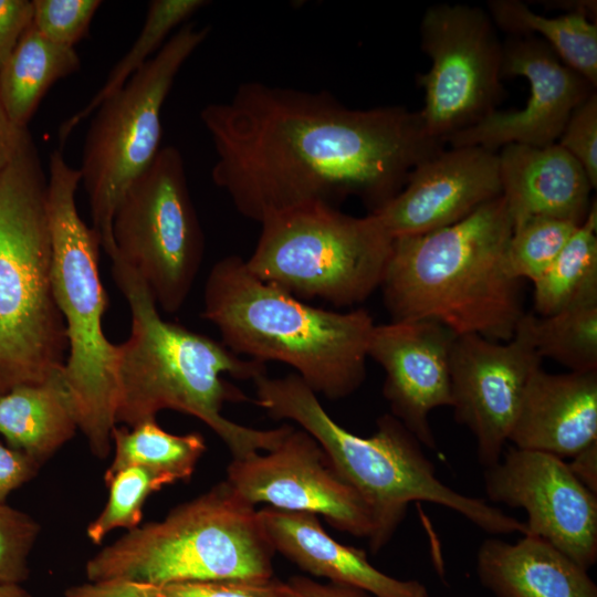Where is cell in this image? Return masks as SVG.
Instances as JSON below:
<instances>
[{
    "label": "cell",
    "mask_w": 597,
    "mask_h": 597,
    "mask_svg": "<svg viewBox=\"0 0 597 597\" xmlns=\"http://www.w3.org/2000/svg\"><path fill=\"white\" fill-rule=\"evenodd\" d=\"M201 316L234 354L284 363L331 400L353 395L365 381L376 325L368 311L312 306L255 276L239 255L224 256L211 268Z\"/></svg>",
    "instance_id": "cell-5"
},
{
    "label": "cell",
    "mask_w": 597,
    "mask_h": 597,
    "mask_svg": "<svg viewBox=\"0 0 597 597\" xmlns=\"http://www.w3.org/2000/svg\"><path fill=\"white\" fill-rule=\"evenodd\" d=\"M40 465L24 453L0 444V503L9 494L31 480Z\"/></svg>",
    "instance_id": "cell-37"
},
{
    "label": "cell",
    "mask_w": 597,
    "mask_h": 597,
    "mask_svg": "<svg viewBox=\"0 0 597 597\" xmlns=\"http://www.w3.org/2000/svg\"><path fill=\"white\" fill-rule=\"evenodd\" d=\"M502 78L523 76L530 96L521 109L494 111L451 135V147L479 146L495 151L510 144L544 147L559 138L573 111L596 92L541 39L511 36L502 44Z\"/></svg>",
    "instance_id": "cell-16"
},
{
    "label": "cell",
    "mask_w": 597,
    "mask_h": 597,
    "mask_svg": "<svg viewBox=\"0 0 597 597\" xmlns=\"http://www.w3.org/2000/svg\"><path fill=\"white\" fill-rule=\"evenodd\" d=\"M112 442L114 458L104 480L125 468L142 467L168 476L172 483L186 481L206 451L200 433L172 434L160 428L156 420L145 421L130 430L115 426Z\"/></svg>",
    "instance_id": "cell-26"
},
{
    "label": "cell",
    "mask_w": 597,
    "mask_h": 597,
    "mask_svg": "<svg viewBox=\"0 0 597 597\" xmlns=\"http://www.w3.org/2000/svg\"><path fill=\"white\" fill-rule=\"evenodd\" d=\"M112 274L130 310L128 339L117 344L115 422L133 428L156 420L160 410L193 416L228 447L232 459L275 449L292 430L282 425L254 429L222 415L226 402L249 398L226 375L254 380L266 374V364L242 358L223 343L165 321L142 277L117 255Z\"/></svg>",
    "instance_id": "cell-2"
},
{
    "label": "cell",
    "mask_w": 597,
    "mask_h": 597,
    "mask_svg": "<svg viewBox=\"0 0 597 597\" xmlns=\"http://www.w3.org/2000/svg\"><path fill=\"white\" fill-rule=\"evenodd\" d=\"M205 0H154L149 3L143 28L129 51L109 72L103 86L80 111L59 127L57 137L63 145L71 133L90 117L97 106L119 90L168 40L169 33L206 7Z\"/></svg>",
    "instance_id": "cell-29"
},
{
    "label": "cell",
    "mask_w": 597,
    "mask_h": 597,
    "mask_svg": "<svg viewBox=\"0 0 597 597\" xmlns=\"http://www.w3.org/2000/svg\"><path fill=\"white\" fill-rule=\"evenodd\" d=\"M557 143L584 168L597 187V94L594 92L570 114Z\"/></svg>",
    "instance_id": "cell-35"
},
{
    "label": "cell",
    "mask_w": 597,
    "mask_h": 597,
    "mask_svg": "<svg viewBox=\"0 0 597 597\" xmlns=\"http://www.w3.org/2000/svg\"><path fill=\"white\" fill-rule=\"evenodd\" d=\"M112 233L113 255L142 277L165 312L179 311L202 263L205 238L176 147L160 148L124 192Z\"/></svg>",
    "instance_id": "cell-11"
},
{
    "label": "cell",
    "mask_w": 597,
    "mask_h": 597,
    "mask_svg": "<svg viewBox=\"0 0 597 597\" xmlns=\"http://www.w3.org/2000/svg\"><path fill=\"white\" fill-rule=\"evenodd\" d=\"M293 597H375L371 594L346 585L317 583L304 576H293L286 582Z\"/></svg>",
    "instance_id": "cell-39"
},
{
    "label": "cell",
    "mask_w": 597,
    "mask_h": 597,
    "mask_svg": "<svg viewBox=\"0 0 597 597\" xmlns=\"http://www.w3.org/2000/svg\"><path fill=\"white\" fill-rule=\"evenodd\" d=\"M533 284L534 307L540 316H549L575 303L597 296L596 200L584 222Z\"/></svg>",
    "instance_id": "cell-27"
},
{
    "label": "cell",
    "mask_w": 597,
    "mask_h": 597,
    "mask_svg": "<svg viewBox=\"0 0 597 597\" xmlns=\"http://www.w3.org/2000/svg\"><path fill=\"white\" fill-rule=\"evenodd\" d=\"M63 368L42 383L0 395V433L40 467L78 429Z\"/></svg>",
    "instance_id": "cell-23"
},
{
    "label": "cell",
    "mask_w": 597,
    "mask_h": 597,
    "mask_svg": "<svg viewBox=\"0 0 597 597\" xmlns=\"http://www.w3.org/2000/svg\"><path fill=\"white\" fill-rule=\"evenodd\" d=\"M39 533V523L29 514L0 503V584L28 578V557Z\"/></svg>",
    "instance_id": "cell-33"
},
{
    "label": "cell",
    "mask_w": 597,
    "mask_h": 597,
    "mask_svg": "<svg viewBox=\"0 0 597 597\" xmlns=\"http://www.w3.org/2000/svg\"><path fill=\"white\" fill-rule=\"evenodd\" d=\"M476 575L494 597H597L587 569L528 534L514 544L484 540L476 553Z\"/></svg>",
    "instance_id": "cell-22"
},
{
    "label": "cell",
    "mask_w": 597,
    "mask_h": 597,
    "mask_svg": "<svg viewBox=\"0 0 597 597\" xmlns=\"http://www.w3.org/2000/svg\"><path fill=\"white\" fill-rule=\"evenodd\" d=\"M420 35L431 67L417 75L425 92L419 114L427 135L446 144L496 111L504 94L502 43L489 13L460 3L429 7Z\"/></svg>",
    "instance_id": "cell-12"
},
{
    "label": "cell",
    "mask_w": 597,
    "mask_h": 597,
    "mask_svg": "<svg viewBox=\"0 0 597 597\" xmlns=\"http://www.w3.org/2000/svg\"><path fill=\"white\" fill-rule=\"evenodd\" d=\"M455 335L430 321L375 325L368 358L385 371L383 395L396 417L422 446L437 449L430 412L451 407L450 352Z\"/></svg>",
    "instance_id": "cell-18"
},
{
    "label": "cell",
    "mask_w": 597,
    "mask_h": 597,
    "mask_svg": "<svg viewBox=\"0 0 597 597\" xmlns=\"http://www.w3.org/2000/svg\"><path fill=\"white\" fill-rule=\"evenodd\" d=\"M78 169L60 149L50 155L48 217L52 244V286L63 316L69 355L63 374L76 411L78 429L92 452L111 450L117 396V344L103 331L108 298L98 272L101 238L81 218L76 190Z\"/></svg>",
    "instance_id": "cell-8"
},
{
    "label": "cell",
    "mask_w": 597,
    "mask_h": 597,
    "mask_svg": "<svg viewBox=\"0 0 597 597\" xmlns=\"http://www.w3.org/2000/svg\"><path fill=\"white\" fill-rule=\"evenodd\" d=\"M250 504L322 515L334 528L367 540L371 513L359 494L332 468L317 441L292 428L273 450L232 459L227 479Z\"/></svg>",
    "instance_id": "cell-13"
},
{
    "label": "cell",
    "mask_w": 597,
    "mask_h": 597,
    "mask_svg": "<svg viewBox=\"0 0 597 597\" xmlns=\"http://www.w3.org/2000/svg\"><path fill=\"white\" fill-rule=\"evenodd\" d=\"M210 33L208 25L178 29L119 90L94 111L78 168L93 228L111 258L115 209L160 150L161 109L175 78Z\"/></svg>",
    "instance_id": "cell-10"
},
{
    "label": "cell",
    "mask_w": 597,
    "mask_h": 597,
    "mask_svg": "<svg viewBox=\"0 0 597 597\" xmlns=\"http://www.w3.org/2000/svg\"><path fill=\"white\" fill-rule=\"evenodd\" d=\"M200 119L217 160L213 182L245 218L297 207L338 208L358 198L374 212L405 186L410 171L446 148L404 106L349 108L326 91L245 82Z\"/></svg>",
    "instance_id": "cell-1"
},
{
    "label": "cell",
    "mask_w": 597,
    "mask_h": 597,
    "mask_svg": "<svg viewBox=\"0 0 597 597\" xmlns=\"http://www.w3.org/2000/svg\"><path fill=\"white\" fill-rule=\"evenodd\" d=\"M512 229L500 196L451 226L394 239L380 284L391 321L510 341L525 313L521 281L504 266Z\"/></svg>",
    "instance_id": "cell-3"
},
{
    "label": "cell",
    "mask_w": 597,
    "mask_h": 597,
    "mask_svg": "<svg viewBox=\"0 0 597 597\" xmlns=\"http://www.w3.org/2000/svg\"><path fill=\"white\" fill-rule=\"evenodd\" d=\"M567 462L577 480L597 494V441L584 448Z\"/></svg>",
    "instance_id": "cell-41"
},
{
    "label": "cell",
    "mask_w": 597,
    "mask_h": 597,
    "mask_svg": "<svg viewBox=\"0 0 597 597\" xmlns=\"http://www.w3.org/2000/svg\"><path fill=\"white\" fill-rule=\"evenodd\" d=\"M158 588L161 597H293L286 583L274 577L179 582Z\"/></svg>",
    "instance_id": "cell-34"
},
{
    "label": "cell",
    "mask_w": 597,
    "mask_h": 597,
    "mask_svg": "<svg viewBox=\"0 0 597 597\" xmlns=\"http://www.w3.org/2000/svg\"><path fill=\"white\" fill-rule=\"evenodd\" d=\"M509 441L515 448L572 458L597 441V371L531 375Z\"/></svg>",
    "instance_id": "cell-19"
},
{
    "label": "cell",
    "mask_w": 597,
    "mask_h": 597,
    "mask_svg": "<svg viewBox=\"0 0 597 597\" xmlns=\"http://www.w3.org/2000/svg\"><path fill=\"white\" fill-rule=\"evenodd\" d=\"M258 512L274 551L306 573L375 597H429L422 583L394 578L375 568L363 549L335 541L318 515L272 506Z\"/></svg>",
    "instance_id": "cell-21"
},
{
    "label": "cell",
    "mask_w": 597,
    "mask_h": 597,
    "mask_svg": "<svg viewBox=\"0 0 597 597\" xmlns=\"http://www.w3.org/2000/svg\"><path fill=\"white\" fill-rule=\"evenodd\" d=\"M105 483L109 489L106 505L86 528V535L94 544H100L115 528L130 531L139 526L147 498L172 482L149 469L128 467L105 480Z\"/></svg>",
    "instance_id": "cell-31"
},
{
    "label": "cell",
    "mask_w": 597,
    "mask_h": 597,
    "mask_svg": "<svg viewBox=\"0 0 597 597\" xmlns=\"http://www.w3.org/2000/svg\"><path fill=\"white\" fill-rule=\"evenodd\" d=\"M498 157L501 196L513 228L534 218L584 222L595 188L579 163L557 143L510 144Z\"/></svg>",
    "instance_id": "cell-20"
},
{
    "label": "cell",
    "mask_w": 597,
    "mask_h": 597,
    "mask_svg": "<svg viewBox=\"0 0 597 597\" xmlns=\"http://www.w3.org/2000/svg\"><path fill=\"white\" fill-rule=\"evenodd\" d=\"M253 384L254 402L271 418L293 421L311 434L335 472L364 500L374 521L368 538L373 553L387 545L408 505L417 501L453 510L489 534H527L524 522L441 482L422 444L391 413L379 417L376 431L364 438L332 419L317 394L295 373L277 378L265 374Z\"/></svg>",
    "instance_id": "cell-4"
},
{
    "label": "cell",
    "mask_w": 597,
    "mask_h": 597,
    "mask_svg": "<svg viewBox=\"0 0 597 597\" xmlns=\"http://www.w3.org/2000/svg\"><path fill=\"white\" fill-rule=\"evenodd\" d=\"M392 239L374 214L313 203L265 218L249 270L298 300L352 306L380 287Z\"/></svg>",
    "instance_id": "cell-9"
},
{
    "label": "cell",
    "mask_w": 597,
    "mask_h": 597,
    "mask_svg": "<svg viewBox=\"0 0 597 597\" xmlns=\"http://www.w3.org/2000/svg\"><path fill=\"white\" fill-rule=\"evenodd\" d=\"M495 27L512 36L536 35L570 69L597 86V23L585 11L541 15L519 0L488 1Z\"/></svg>",
    "instance_id": "cell-25"
},
{
    "label": "cell",
    "mask_w": 597,
    "mask_h": 597,
    "mask_svg": "<svg viewBox=\"0 0 597 597\" xmlns=\"http://www.w3.org/2000/svg\"><path fill=\"white\" fill-rule=\"evenodd\" d=\"M483 479L491 502L526 512L528 535L547 541L585 569L595 565L597 494L564 459L513 447L484 468Z\"/></svg>",
    "instance_id": "cell-14"
},
{
    "label": "cell",
    "mask_w": 597,
    "mask_h": 597,
    "mask_svg": "<svg viewBox=\"0 0 597 597\" xmlns=\"http://www.w3.org/2000/svg\"><path fill=\"white\" fill-rule=\"evenodd\" d=\"M33 21V1L0 0V67Z\"/></svg>",
    "instance_id": "cell-36"
},
{
    "label": "cell",
    "mask_w": 597,
    "mask_h": 597,
    "mask_svg": "<svg viewBox=\"0 0 597 597\" xmlns=\"http://www.w3.org/2000/svg\"><path fill=\"white\" fill-rule=\"evenodd\" d=\"M532 344L569 371H597V296L575 303L549 316H522Z\"/></svg>",
    "instance_id": "cell-28"
},
{
    "label": "cell",
    "mask_w": 597,
    "mask_h": 597,
    "mask_svg": "<svg viewBox=\"0 0 597 597\" xmlns=\"http://www.w3.org/2000/svg\"><path fill=\"white\" fill-rule=\"evenodd\" d=\"M500 196L498 154L479 146L451 147L419 163L404 188L370 213L394 240L451 226Z\"/></svg>",
    "instance_id": "cell-17"
},
{
    "label": "cell",
    "mask_w": 597,
    "mask_h": 597,
    "mask_svg": "<svg viewBox=\"0 0 597 597\" xmlns=\"http://www.w3.org/2000/svg\"><path fill=\"white\" fill-rule=\"evenodd\" d=\"M542 360L522 318L507 342L478 334L455 336L450 352L451 407L455 421L473 434L484 468L501 459L526 384Z\"/></svg>",
    "instance_id": "cell-15"
},
{
    "label": "cell",
    "mask_w": 597,
    "mask_h": 597,
    "mask_svg": "<svg viewBox=\"0 0 597 597\" xmlns=\"http://www.w3.org/2000/svg\"><path fill=\"white\" fill-rule=\"evenodd\" d=\"M80 66L74 48L49 41L31 24L0 67V96L10 119L27 128L49 88Z\"/></svg>",
    "instance_id": "cell-24"
},
{
    "label": "cell",
    "mask_w": 597,
    "mask_h": 597,
    "mask_svg": "<svg viewBox=\"0 0 597 597\" xmlns=\"http://www.w3.org/2000/svg\"><path fill=\"white\" fill-rule=\"evenodd\" d=\"M579 226L561 219L534 218L513 228L506 245L507 274L533 283L549 268Z\"/></svg>",
    "instance_id": "cell-30"
},
{
    "label": "cell",
    "mask_w": 597,
    "mask_h": 597,
    "mask_svg": "<svg viewBox=\"0 0 597 597\" xmlns=\"http://www.w3.org/2000/svg\"><path fill=\"white\" fill-rule=\"evenodd\" d=\"M66 348L52 286L48 179L28 133L0 171V395L50 378Z\"/></svg>",
    "instance_id": "cell-6"
},
{
    "label": "cell",
    "mask_w": 597,
    "mask_h": 597,
    "mask_svg": "<svg viewBox=\"0 0 597 597\" xmlns=\"http://www.w3.org/2000/svg\"><path fill=\"white\" fill-rule=\"evenodd\" d=\"M9 117L0 96V171L11 161L28 134Z\"/></svg>",
    "instance_id": "cell-40"
},
{
    "label": "cell",
    "mask_w": 597,
    "mask_h": 597,
    "mask_svg": "<svg viewBox=\"0 0 597 597\" xmlns=\"http://www.w3.org/2000/svg\"><path fill=\"white\" fill-rule=\"evenodd\" d=\"M0 597H33L18 583L0 584Z\"/></svg>",
    "instance_id": "cell-42"
},
{
    "label": "cell",
    "mask_w": 597,
    "mask_h": 597,
    "mask_svg": "<svg viewBox=\"0 0 597 597\" xmlns=\"http://www.w3.org/2000/svg\"><path fill=\"white\" fill-rule=\"evenodd\" d=\"M275 554L254 505L227 481L127 531L92 556L88 582L171 583L269 579Z\"/></svg>",
    "instance_id": "cell-7"
},
{
    "label": "cell",
    "mask_w": 597,
    "mask_h": 597,
    "mask_svg": "<svg viewBox=\"0 0 597 597\" xmlns=\"http://www.w3.org/2000/svg\"><path fill=\"white\" fill-rule=\"evenodd\" d=\"M101 6L100 0H33L32 24L49 41L74 48Z\"/></svg>",
    "instance_id": "cell-32"
},
{
    "label": "cell",
    "mask_w": 597,
    "mask_h": 597,
    "mask_svg": "<svg viewBox=\"0 0 597 597\" xmlns=\"http://www.w3.org/2000/svg\"><path fill=\"white\" fill-rule=\"evenodd\" d=\"M66 597H161L159 588L128 580L85 583L65 591Z\"/></svg>",
    "instance_id": "cell-38"
}]
</instances>
